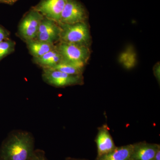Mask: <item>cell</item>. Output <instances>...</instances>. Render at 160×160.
Returning <instances> with one entry per match:
<instances>
[{"label": "cell", "instance_id": "obj_1", "mask_svg": "<svg viewBox=\"0 0 160 160\" xmlns=\"http://www.w3.org/2000/svg\"><path fill=\"white\" fill-rule=\"evenodd\" d=\"M34 140L26 131L13 132L3 143L0 160H28L34 150Z\"/></svg>", "mask_w": 160, "mask_h": 160}, {"label": "cell", "instance_id": "obj_2", "mask_svg": "<svg viewBox=\"0 0 160 160\" xmlns=\"http://www.w3.org/2000/svg\"><path fill=\"white\" fill-rule=\"evenodd\" d=\"M58 24L61 28L59 42L89 47L91 37L89 26L86 22L72 24Z\"/></svg>", "mask_w": 160, "mask_h": 160}, {"label": "cell", "instance_id": "obj_3", "mask_svg": "<svg viewBox=\"0 0 160 160\" xmlns=\"http://www.w3.org/2000/svg\"><path fill=\"white\" fill-rule=\"evenodd\" d=\"M57 49L62 56V62L85 67L90 55L89 47L60 42Z\"/></svg>", "mask_w": 160, "mask_h": 160}, {"label": "cell", "instance_id": "obj_4", "mask_svg": "<svg viewBox=\"0 0 160 160\" xmlns=\"http://www.w3.org/2000/svg\"><path fill=\"white\" fill-rule=\"evenodd\" d=\"M42 78L46 83L57 87H65L84 84L82 75L69 74L50 69H43Z\"/></svg>", "mask_w": 160, "mask_h": 160}, {"label": "cell", "instance_id": "obj_5", "mask_svg": "<svg viewBox=\"0 0 160 160\" xmlns=\"http://www.w3.org/2000/svg\"><path fill=\"white\" fill-rule=\"evenodd\" d=\"M42 15L33 9L26 13L19 27L20 35L26 42L35 39L42 20Z\"/></svg>", "mask_w": 160, "mask_h": 160}, {"label": "cell", "instance_id": "obj_6", "mask_svg": "<svg viewBox=\"0 0 160 160\" xmlns=\"http://www.w3.org/2000/svg\"><path fill=\"white\" fill-rule=\"evenodd\" d=\"M87 13L84 6L77 0H67L60 22L72 24L86 22Z\"/></svg>", "mask_w": 160, "mask_h": 160}, {"label": "cell", "instance_id": "obj_7", "mask_svg": "<svg viewBox=\"0 0 160 160\" xmlns=\"http://www.w3.org/2000/svg\"><path fill=\"white\" fill-rule=\"evenodd\" d=\"M67 0H41L32 9L58 24Z\"/></svg>", "mask_w": 160, "mask_h": 160}, {"label": "cell", "instance_id": "obj_8", "mask_svg": "<svg viewBox=\"0 0 160 160\" xmlns=\"http://www.w3.org/2000/svg\"><path fill=\"white\" fill-rule=\"evenodd\" d=\"M61 28L58 23L44 18L41 22L35 40L54 43L59 41Z\"/></svg>", "mask_w": 160, "mask_h": 160}, {"label": "cell", "instance_id": "obj_9", "mask_svg": "<svg viewBox=\"0 0 160 160\" xmlns=\"http://www.w3.org/2000/svg\"><path fill=\"white\" fill-rule=\"evenodd\" d=\"M95 141L97 147V158L109 153L116 147L106 125H103L99 128Z\"/></svg>", "mask_w": 160, "mask_h": 160}, {"label": "cell", "instance_id": "obj_10", "mask_svg": "<svg viewBox=\"0 0 160 160\" xmlns=\"http://www.w3.org/2000/svg\"><path fill=\"white\" fill-rule=\"evenodd\" d=\"M159 147V144L146 142L135 143L130 160H154L156 152Z\"/></svg>", "mask_w": 160, "mask_h": 160}, {"label": "cell", "instance_id": "obj_11", "mask_svg": "<svg viewBox=\"0 0 160 160\" xmlns=\"http://www.w3.org/2000/svg\"><path fill=\"white\" fill-rule=\"evenodd\" d=\"M133 144L116 147L113 150L95 160H130Z\"/></svg>", "mask_w": 160, "mask_h": 160}, {"label": "cell", "instance_id": "obj_12", "mask_svg": "<svg viewBox=\"0 0 160 160\" xmlns=\"http://www.w3.org/2000/svg\"><path fill=\"white\" fill-rule=\"evenodd\" d=\"M26 42L30 53L34 58L41 57L56 48L54 44L35 39L28 41Z\"/></svg>", "mask_w": 160, "mask_h": 160}, {"label": "cell", "instance_id": "obj_13", "mask_svg": "<svg viewBox=\"0 0 160 160\" xmlns=\"http://www.w3.org/2000/svg\"><path fill=\"white\" fill-rule=\"evenodd\" d=\"M36 63L43 69H49L56 66L62 61L61 54L55 49L47 52L42 56L38 58H34Z\"/></svg>", "mask_w": 160, "mask_h": 160}, {"label": "cell", "instance_id": "obj_14", "mask_svg": "<svg viewBox=\"0 0 160 160\" xmlns=\"http://www.w3.org/2000/svg\"><path fill=\"white\" fill-rule=\"evenodd\" d=\"M49 69L58 70L71 75H82L84 67L61 61L56 66Z\"/></svg>", "mask_w": 160, "mask_h": 160}, {"label": "cell", "instance_id": "obj_15", "mask_svg": "<svg viewBox=\"0 0 160 160\" xmlns=\"http://www.w3.org/2000/svg\"><path fill=\"white\" fill-rule=\"evenodd\" d=\"M14 42L9 39L0 42V61L14 51Z\"/></svg>", "mask_w": 160, "mask_h": 160}, {"label": "cell", "instance_id": "obj_16", "mask_svg": "<svg viewBox=\"0 0 160 160\" xmlns=\"http://www.w3.org/2000/svg\"><path fill=\"white\" fill-rule=\"evenodd\" d=\"M28 160H48L45 152L41 149L34 150Z\"/></svg>", "mask_w": 160, "mask_h": 160}, {"label": "cell", "instance_id": "obj_17", "mask_svg": "<svg viewBox=\"0 0 160 160\" xmlns=\"http://www.w3.org/2000/svg\"><path fill=\"white\" fill-rule=\"evenodd\" d=\"M9 36L8 32L0 26V42L8 40Z\"/></svg>", "mask_w": 160, "mask_h": 160}, {"label": "cell", "instance_id": "obj_18", "mask_svg": "<svg viewBox=\"0 0 160 160\" xmlns=\"http://www.w3.org/2000/svg\"><path fill=\"white\" fill-rule=\"evenodd\" d=\"M154 74L155 76L157 79L158 81L159 82H160V65L159 64H157L154 66Z\"/></svg>", "mask_w": 160, "mask_h": 160}, {"label": "cell", "instance_id": "obj_19", "mask_svg": "<svg viewBox=\"0 0 160 160\" xmlns=\"http://www.w3.org/2000/svg\"><path fill=\"white\" fill-rule=\"evenodd\" d=\"M18 1V0H0V3L11 5L17 2Z\"/></svg>", "mask_w": 160, "mask_h": 160}, {"label": "cell", "instance_id": "obj_20", "mask_svg": "<svg viewBox=\"0 0 160 160\" xmlns=\"http://www.w3.org/2000/svg\"><path fill=\"white\" fill-rule=\"evenodd\" d=\"M154 160H160V147L158 149L155 155Z\"/></svg>", "mask_w": 160, "mask_h": 160}, {"label": "cell", "instance_id": "obj_21", "mask_svg": "<svg viewBox=\"0 0 160 160\" xmlns=\"http://www.w3.org/2000/svg\"><path fill=\"white\" fill-rule=\"evenodd\" d=\"M66 160H88L86 159H77L74 158H66Z\"/></svg>", "mask_w": 160, "mask_h": 160}]
</instances>
